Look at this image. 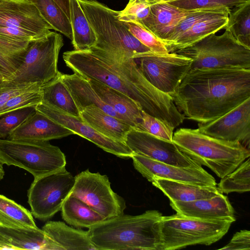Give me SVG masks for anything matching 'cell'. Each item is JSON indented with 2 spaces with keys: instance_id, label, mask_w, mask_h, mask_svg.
Segmentation results:
<instances>
[{
  "instance_id": "cell-1",
  "label": "cell",
  "mask_w": 250,
  "mask_h": 250,
  "mask_svg": "<svg viewBox=\"0 0 250 250\" xmlns=\"http://www.w3.org/2000/svg\"><path fill=\"white\" fill-rule=\"evenodd\" d=\"M67 67L75 73L115 89L134 100L142 110L174 129L185 117L171 96L151 85L135 59L99 51H68L63 54Z\"/></svg>"
},
{
  "instance_id": "cell-2",
  "label": "cell",
  "mask_w": 250,
  "mask_h": 250,
  "mask_svg": "<svg viewBox=\"0 0 250 250\" xmlns=\"http://www.w3.org/2000/svg\"><path fill=\"white\" fill-rule=\"evenodd\" d=\"M171 96L185 118L211 121L250 98V69L189 71Z\"/></svg>"
},
{
  "instance_id": "cell-3",
  "label": "cell",
  "mask_w": 250,
  "mask_h": 250,
  "mask_svg": "<svg viewBox=\"0 0 250 250\" xmlns=\"http://www.w3.org/2000/svg\"><path fill=\"white\" fill-rule=\"evenodd\" d=\"M162 214L149 210L137 215L114 217L87 230L97 250H159Z\"/></svg>"
},
{
  "instance_id": "cell-4",
  "label": "cell",
  "mask_w": 250,
  "mask_h": 250,
  "mask_svg": "<svg viewBox=\"0 0 250 250\" xmlns=\"http://www.w3.org/2000/svg\"><path fill=\"white\" fill-rule=\"evenodd\" d=\"M172 141L181 151L220 178L232 172L250 156V149L241 143L210 137L197 128L178 129Z\"/></svg>"
},
{
  "instance_id": "cell-5",
  "label": "cell",
  "mask_w": 250,
  "mask_h": 250,
  "mask_svg": "<svg viewBox=\"0 0 250 250\" xmlns=\"http://www.w3.org/2000/svg\"><path fill=\"white\" fill-rule=\"evenodd\" d=\"M97 38L89 50L99 51L136 59L152 51L129 31L115 11L95 0H78Z\"/></svg>"
},
{
  "instance_id": "cell-6",
  "label": "cell",
  "mask_w": 250,
  "mask_h": 250,
  "mask_svg": "<svg viewBox=\"0 0 250 250\" xmlns=\"http://www.w3.org/2000/svg\"><path fill=\"white\" fill-rule=\"evenodd\" d=\"M235 218L202 220L176 213L163 216L160 221L159 250L181 249L195 245H211L228 231Z\"/></svg>"
},
{
  "instance_id": "cell-7",
  "label": "cell",
  "mask_w": 250,
  "mask_h": 250,
  "mask_svg": "<svg viewBox=\"0 0 250 250\" xmlns=\"http://www.w3.org/2000/svg\"><path fill=\"white\" fill-rule=\"evenodd\" d=\"M192 60L190 70L250 69V48L239 42L228 31L212 34L188 47L175 52Z\"/></svg>"
},
{
  "instance_id": "cell-8",
  "label": "cell",
  "mask_w": 250,
  "mask_h": 250,
  "mask_svg": "<svg viewBox=\"0 0 250 250\" xmlns=\"http://www.w3.org/2000/svg\"><path fill=\"white\" fill-rule=\"evenodd\" d=\"M3 164L25 169L34 178L65 167L64 154L49 141L0 139Z\"/></svg>"
},
{
  "instance_id": "cell-9",
  "label": "cell",
  "mask_w": 250,
  "mask_h": 250,
  "mask_svg": "<svg viewBox=\"0 0 250 250\" xmlns=\"http://www.w3.org/2000/svg\"><path fill=\"white\" fill-rule=\"evenodd\" d=\"M63 45L60 34L50 31L47 35L31 41L21 63L16 71L5 79L16 83H39L49 81L58 74V57Z\"/></svg>"
},
{
  "instance_id": "cell-10",
  "label": "cell",
  "mask_w": 250,
  "mask_h": 250,
  "mask_svg": "<svg viewBox=\"0 0 250 250\" xmlns=\"http://www.w3.org/2000/svg\"><path fill=\"white\" fill-rule=\"evenodd\" d=\"M75 182V177L65 167L34 178L27 194L32 215L43 221L53 216L61 210Z\"/></svg>"
},
{
  "instance_id": "cell-11",
  "label": "cell",
  "mask_w": 250,
  "mask_h": 250,
  "mask_svg": "<svg viewBox=\"0 0 250 250\" xmlns=\"http://www.w3.org/2000/svg\"><path fill=\"white\" fill-rule=\"evenodd\" d=\"M70 195L81 199L104 219L124 213L126 206L124 199L112 189L108 177L88 169L75 177Z\"/></svg>"
},
{
  "instance_id": "cell-12",
  "label": "cell",
  "mask_w": 250,
  "mask_h": 250,
  "mask_svg": "<svg viewBox=\"0 0 250 250\" xmlns=\"http://www.w3.org/2000/svg\"><path fill=\"white\" fill-rule=\"evenodd\" d=\"M146 80L158 90L171 96L190 70L192 60L175 52H151L136 59Z\"/></svg>"
},
{
  "instance_id": "cell-13",
  "label": "cell",
  "mask_w": 250,
  "mask_h": 250,
  "mask_svg": "<svg viewBox=\"0 0 250 250\" xmlns=\"http://www.w3.org/2000/svg\"><path fill=\"white\" fill-rule=\"evenodd\" d=\"M125 143L134 154L171 165L200 167L181 151L173 141H169L133 127L127 133Z\"/></svg>"
},
{
  "instance_id": "cell-14",
  "label": "cell",
  "mask_w": 250,
  "mask_h": 250,
  "mask_svg": "<svg viewBox=\"0 0 250 250\" xmlns=\"http://www.w3.org/2000/svg\"><path fill=\"white\" fill-rule=\"evenodd\" d=\"M197 128L210 137L232 142H239L250 149V98L211 121L198 123Z\"/></svg>"
},
{
  "instance_id": "cell-15",
  "label": "cell",
  "mask_w": 250,
  "mask_h": 250,
  "mask_svg": "<svg viewBox=\"0 0 250 250\" xmlns=\"http://www.w3.org/2000/svg\"><path fill=\"white\" fill-rule=\"evenodd\" d=\"M36 110L77 134L94 143L108 153L122 158H131L132 151L125 143L115 141L98 132L81 117L72 116L42 102Z\"/></svg>"
},
{
  "instance_id": "cell-16",
  "label": "cell",
  "mask_w": 250,
  "mask_h": 250,
  "mask_svg": "<svg viewBox=\"0 0 250 250\" xmlns=\"http://www.w3.org/2000/svg\"><path fill=\"white\" fill-rule=\"evenodd\" d=\"M131 158L136 170L150 182L154 178H160L202 186L216 187L214 178L202 167H177L134 153Z\"/></svg>"
},
{
  "instance_id": "cell-17",
  "label": "cell",
  "mask_w": 250,
  "mask_h": 250,
  "mask_svg": "<svg viewBox=\"0 0 250 250\" xmlns=\"http://www.w3.org/2000/svg\"><path fill=\"white\" fill-rule=\"evenodd\" d=\"M0 26L24 31L36 39L52 29L30 0L0 1Z\"/></svg>"
},
{
  "instance_id": "cell-18",
  "label": "cell",
  "mask_w": 250,
  "mask_h": 250,
  "mask_svg": "<svg viewBox=\"0 0 250 250\" xmlns=\"http://www.w3.org/2000/svg\"><path fill=\"white\" fill-rule=\"evenodd\" d=\"M171 207L180 215L202 220L233 218L234 211L228 197L220 193L212 198L191 201H170Z\"/></svg>"
},
{
  "instance_id": "cell-19",
  "label": "cell",
  "mask_w": 250,
  "mask_h": 250,
  "mask_svg": "<svg viewBox=\"0 0 250 250\" xmlns=\"http://www.w3.org/2000/svg\"><path fill=\"white\" fill-rule=\"evenodd\" d=\"M0 250H63L38 228H7L0 226Z\"/></svg>"
},
{
  "instance_id": "cell-20",
  "label": "cell",
  "mask_w": 250,
  "mask_h": 250,
  "mask_svg": "<svg viewBox=\"0 0 250 250\" xmlns=\"http://www.w3.org/2000/svg\"><path fill=\"white\" fill-rule=\"evenodd\" d=\"M72 134V131L36 110L12 131L8 139L49 141Z\"/></svg>"
},
{
  "instance_id": "cell-21",
  "label": "cell",
  "mask_w": 250,
  "mask_h": 250,
  "mask_svg": "<svg viewBox=\"0 0 250 250\" xmlns=\"http://www.w3.org/2000/svg\"><path fill=\"white\" fill-rule=\"evenodd\" d=\"M190 11L181 9L166 2L155 3L150 5L148 16L139 23L164 43L175 26Z\"/></svg>"
},
{
  "instance_id": "cell-22",
  "label": "cell",
  "mask_w": 250,
  "mask_h": 250,
  "mask_svg": "<svg viewBox=\"0 0 250 250\" xmlns=\"http://www.w3.org/2000/svg\"><path fill=\"white\" fill-rule=\"evenodd\" d=\"M88 80L103 101L109 105L121 119L136 128L142 119V110L138 104L124 93L102 83Z\"/></svg>"
},
{
  "instance_id": "cell-23",
  "label": "cell",
  "mask_w": 250,
  "mask_h": 250,
  "mask_svg": "<svg viewBox=\"0 0 250 250\" xmlns=\"http://www.w3.org/2000/svg\"><path fill=\"white\" fill-rule=\"evenodd\" d=\"M61 78L80 112L85 107L94 105L106 113L121 119L116 112L100 98L88 79L75 73H61Z\"/></svg>"
},
{
  "instance_id": "cell-24",
  "label": "cell",
  "mask_w": 250,
  "mask_h": 250,
  "mask_svg": "<svg viewBox=\"0 0 250 250\" xmlns=\"http://www.w3.org/2000/svg\"><path fill=\"white\" fill-rule=\"evenodd\" d=\"M81 117L102 135L123 143L132 127L125 121L106 113L94 105L83 109L81 112Z\"/></svg>"
},
{
  "instance_id": "cell-25",
  "label": "cell",
  "mask_w": 250,
  "mask_h": 250,
  "mask_svg": "<svg viewBox=\"0 0 250 250\" xmlns=\"http://www.w3.org/2000/svg\"><path fill=\"white\" fill-rule=\"evenodd\" d=\"M229 13L216 12L198 21L167 47L168 53L188 47L208 35L225 29Z\"/></svg>"
},
{
  "instance_id": "cell-26",
  "label": "cell",
  "mask_w": 250,
  "mask_h": 250,
  "mask_svg": "<svg viewBox=\"0 0 250 250\" xmlns=\"http://www.w3.org/2000/svg\"><path fill=\"white\" fill-rule=\"evenodd\" d=\"M152 184L170 201H191L212 198L221 192L216 187L202 186L163 178H154Z\"/></svg>"
},
{
  "instance_id": "cell-27",
  "label": "cell",
  "mask_w": 250,
  "mask_h": 250,
  "mask_svg": "<svg viewBox=\"0 0 250 250\" xmlns=\"http://www.w3.org/2000/svg\"><path fill=\"white\" fill-rule=\"evenodd\" d=\"M42 229L63 250H97L87 231L70 227L63 222L48 221L43 226Z\"/></svg>"
},
{
  "instance_id": "cell-28",
  "label": "cell",
  "mask_w": 250,
  "mask_h": 250,
  "mask_svg": "<svg viewBox=\"0 0 250 250\" xmlns=\"http://www.w3.org/2000/svg\"><path fill=\"white\" fill-rule=\"evenodd\" d=\"M61 72L41 85L42 102L72 116L81 117V112L61 78Z\"/></svg>"
},
{
  "instance_id": "cell-29",
  "label": "cell",
  "mask_w": 250,
  "mask_h": 250,
  "mask_svg": "<svg viewBox=\"0 0 250 250\" xmlns=\"http://www.w3.org/2000/svg\"><path fill=\"white\" fill-rule=\"evenodd\" d=\"M70 21L74 50L88 51L95 44L97 38L78 0H70Z\"/></svg>"
},
{
  "instance_id": "cell-30",
  "label": "cell",
  "mask_w": 250,
  "mask_h": 250,
  "mask_svg": "<svg viewBox=\"0 0 250 250\" xmlns=\"http://www.w3.org/2000/svg\"><path fill=\"white\" fill-rule=\"evenodd\" d=\"M61 210L64 221L76 228L89 229L105 220L85 202L71 195L65 200Z\"/></svg>"
},
{
  "instance_id": "cell-31",
  "label": "cell",
  "mask_w": 250,
  "mask_h": 250,
  "mask_svg": "<svg viewBox=\"0 0 250 250\" xmlns=\"http://www.w3.org/2000/svg\"><path fill=\"white\" fill-rule=\"evenodd\" d=\"M0 226L7 228H38L28 210L0 194Z\"/></svg>"
},
{
  "instance_id": "cell-32",
  "label": "cell",
  "mask_w": 250,
  "mask_h": 250,
  "mask_svg": "<svg viewBox=\"0 0 250 250\" xmlns=\"http://www.w3.org/2000/svg\"><path fill=\"white\" fill-rule=\"evenodd\" d=\"M35 39L24 31L0 26V52L21 63L30 42Z\"/></svg>"
},
{
  "instance_id": "cell-33",
  "label": "cell",
  "mask_w": 250,
  "mask_h": 250,
  "mask_svg": "<svg viewBox=\"0 0 250 250\" xmlns=\"http://www.w3.org/2000/svg\"><path fill=\"white\" fill-rule=\"evenodd\" d=\"M225 29L239 42L250 48V0L230 9Z\"/></svg>"
},
{
  "instance_id": "cell-34",
  "label": "cell",
  "mask_w": 250,
  "mask_h": 250,
  "mask_svg": "<svg viewBox=\"0 0 250 250\" xmlns=\"http://www.w3.org/2000/svg\"><path fill=\"white\" fill-rule=\"evenodd\" d=\"M52 29L61 32L71 40L72 31L69 19L53 0H30Z\"/></svg>"
},
{
  "instance_id": "cell-35",
  "label": "cell",
  "mask_w": 250,
  "mask_h": 250,
  "mask_svg": "<svg viewBox=\"0 0 250 250\" xmlns=\"http://www.w3.org/2000/svg\"><path fill=\"white\" fill-rule=\"evenodd\" d=\"M217 188L222 193H244L250 190V157L223 178Z\"/></svg>"
},
{
  "instance_id": "cell-36",
  "label": "cell",
  "mask_w": 250,
  "mask_h": 250,
  "mask_svg": "<svg viewBox=\"0 0 250 250\" xmlns=\"http://www.w3.org/2000/svg\"><path fill=\"white\" fill-rule=\"evenodd\" d=\"M250 0H174L168 4L186 11H229Z\"/></svg>"
},
{
  "instance_id": "cell-37",
  "label": "cell",
  "mask_w": 250,
  "mask_h": 250,
  "mask_svg": "<svg viewBox=\"0 0 250 250\" xmlns=\"http://www.w3.org/2000/svg\"><path fill=\"white\" fill-rule=\"evenodd\" d=\"M36 106H27L0 115V138H4L36 111Z\"/></svg>"
},
{
  "instance_id": "cell-38",
  "label": "cell",
  "mask_w": 250,
  "mask_h": 250,
  "mask_svg": "<svg viewBox=\"0 0 250 250\" xmlns=\"http://www.w3.org/2000/svg\"><path fill=\"white\" fill-rule=\"evenodd\" d=\"M135 129L172 141L174 129L166 123L143 110L142 111V119Z\"/></svg>"
},
{
  "instance_id": "cell-39",
  "label": "cell",
  "mask_w": 250,
  "mask_h": 250,
  "mask_svg": "<svg viewBox=\"0 0 250 250\" xmlns=\"http://www.w3.org/2000/svg\"><path fill=\"white\" fill-rule=\"evenodd\" d=\"M125 22L130 33L153 52L157 54L168 53L165 44L140 24L133 21Z\"/></svg>"
},
{
  "instance_id": "cell-40",
  "label": "cell",
  "mask_w": 250,
  "mask_h": 250,
  "mask_svg": "<svg viewBox=\"0 0 250 250\" xmlns=\"http://www.w3.org/2000/svg\"><path fill=\"white\" fill-rule=\"evenodd\" d=\"M42 101V95L40 88L24 92L10 98L0 109V115L18 109L36 106Z\"/></svg>"
},
{
  "instance_id": "cell-41",
  "label": "cell",
  "mask_w": 250,
  "mask_h": 250,
  "mask_svg": "<svg viewBox=\"0 0 250 250\" xmlns=\"http://www.w3.org/2000/svg\"><path fill=\"white\" fill-rule=\"evenodd\" d=\"M218 12L210 10L191 11L190 13L175 26L173 32L164 43L167 48L182 34L190 29L194 24L201 20ZM229 12V11H226Z\"/></svg>"
},
{
  "instance_id": "cell-42",
  "label": "cell",
  "mask_w": 250,
  "mask_h": 250,
  "mask_svg": "<svg viewBox=\"0 0 250 250\" xmlns=\"http://www.w3.org/2000/svg\"><path fill=\"white\" fill-rule=\"evenodd\" d=\"M150 4L144 0H129L125 7L119 11L118 18L123 21L140 22L148 15Z\"/></svg>"
},
{
  "instance_id": "cell-43",
  "label": "cell",
  "mask_w": 250,
  "mask_h": 250,
  "mask_svg": "<svg viewBox=\"0 0 250 250\" xmlns=\"http://www.w3.org/2000/svg\"><path fill=\"white\" fill-rule=\"evenodd\" d=\"M39 83H16L4 80L0 83V109L10 98L24 92L39 89Z\"/></svg>"
},
{
  "instance_id": "cell-44",
  "label": "cell",
  "mask_w": 250,
  "mask_h": 250,
  "mask_svg": "<svg viewBox=\"0 0 250 250\" xmlns=\"http://www.w3.org/2000/svg\"><path fill=\"white\" fill-rule=\"evenodd\" d=\"M250 249V231L241 230L236 232L230 242L219 250H249Z\"/></svg>"
},
{
  "instance_id": "cell-45",
  "label": "cell",
  "mask_w": 250,
  "mask_h": 250,
  "mask_svg": "<svg viewBox=\"0 0 250 250\" xmlns=\"http://www.w3.org/2000/svg\"><path fill=\"white\" fill-rule=\"evenodd\" d=\"M21 63V62L20 61L0 52V67L6 73L8 77L16 71Z\"/></svg>"
},
{
  "instance_id": "cell-46",
  "label": "cell",
  "mask_w": 250,
  "mask_h": 250,
  "mask_svg": "<svg viewBox=\"0 0 250 250\" xmlns=\"http://www.w3.org/2000/svg\"><path fill=\"white\" fill-rule=\"evenodd\" d=\"M70 20V0H53Z\"/></svg>"
},
{
  "instance_id": "cell-47",
  "label": "cell",
  "mask_w": 250,
  "mask_h": 250,
  "mask_svg": "<svg viewBox=\"0 0 250 250\" xmlns=\"http://www.w3.org/2000/svg\"><path fill=\"white\" fill-rule=\"evenodd\" d=\"M149 3L150 5L155 3L159 2H167L169 1H172L174 0H144Z\"/></svg>"
},
{
  "instance_id": "cell-48",
  "label": "cell",
  "mask_w": 250,
  "mask_h": 250,
  "mask_svg": "<svg viewBox=\"0 0 250 250\" xmlns=\"http://www.w3.org/2000/svg\"><path fill=\"white\" fill-rule=\"evenodd\" d=\"M8 76L3 70L0 67V79L5 80L7 79Z\"/></svg>"
},
{
  "instance_id": "cell-49",
  "label": "cell",
  "mask_w": 250,
  "mask_h": 250,
  "mask_svg": "<svg viewBox=\"0 0 250 250\" xmlns=\"http://www.w3.org/2000/svg\"><path fill=\"white\" fill-rule=\"evenodd\" d=\"M4 175V171L3 168V164L0 160V180L3 179Z\"/></svg>"
},
{
  "instance_id": "cell-50",
  "label": "cell",
  "mask_w": 250,
  "mask_h": 250,
  "mask_svg": "<svg viewBox=\"0 0 250 250\" xmlns=\"http://www.w3.org/2000/svg\"><path fill=\"white\" fill-rule=\"evenodd\" d=\"M4 80H2V79H0V83L2 82V81Z\"/></svg>"
},
{
  "instance_id": "cell-51",
  "label": "cell",
  "mask_w": 250,
  "mask_h": 250,
  "mask_svg": "<svg viewBox=\"0 0 250 250\" xmlns=\"http://www.w3.org/2000/svg\"><path fill=\"white\" fill-rule=\"evenodd\" d=\"M1 0H0V1H1Z\"/></svg>"
}]
</instances>
